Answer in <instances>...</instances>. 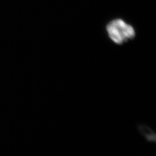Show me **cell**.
Instances as JSON below:
<instances>
[{"label": "cell", "mask_w": 156, "mask_h": 156, "mask_svg": "<svg viewBox=\"0 0 156 156\" xmlns=\"http://www.w3.org/2000/svg\"><path fill=\"white\" fill-rule=\"evenodd\" d=\"M107 34L112 41L117 45H123L136 36L134 27L122 19H113L107 24Z\"/></svg>", "instance_id": "cell-1"}, {"label": "cell", "mask_w": 156, "mask_h": 156, "mask_svg": "<svg viewBox=\"0 0 156 156\" xmlns=\"http://www.w3.org/2000/svg\"><path fill=\"white\" fill-rule=\"evenodd\" d=\"M136 129L147 143L156 144V132L149 125L146 123H138L136 125Z\"/></svg>", "instance_id": "cell-2"}]
</instances>
